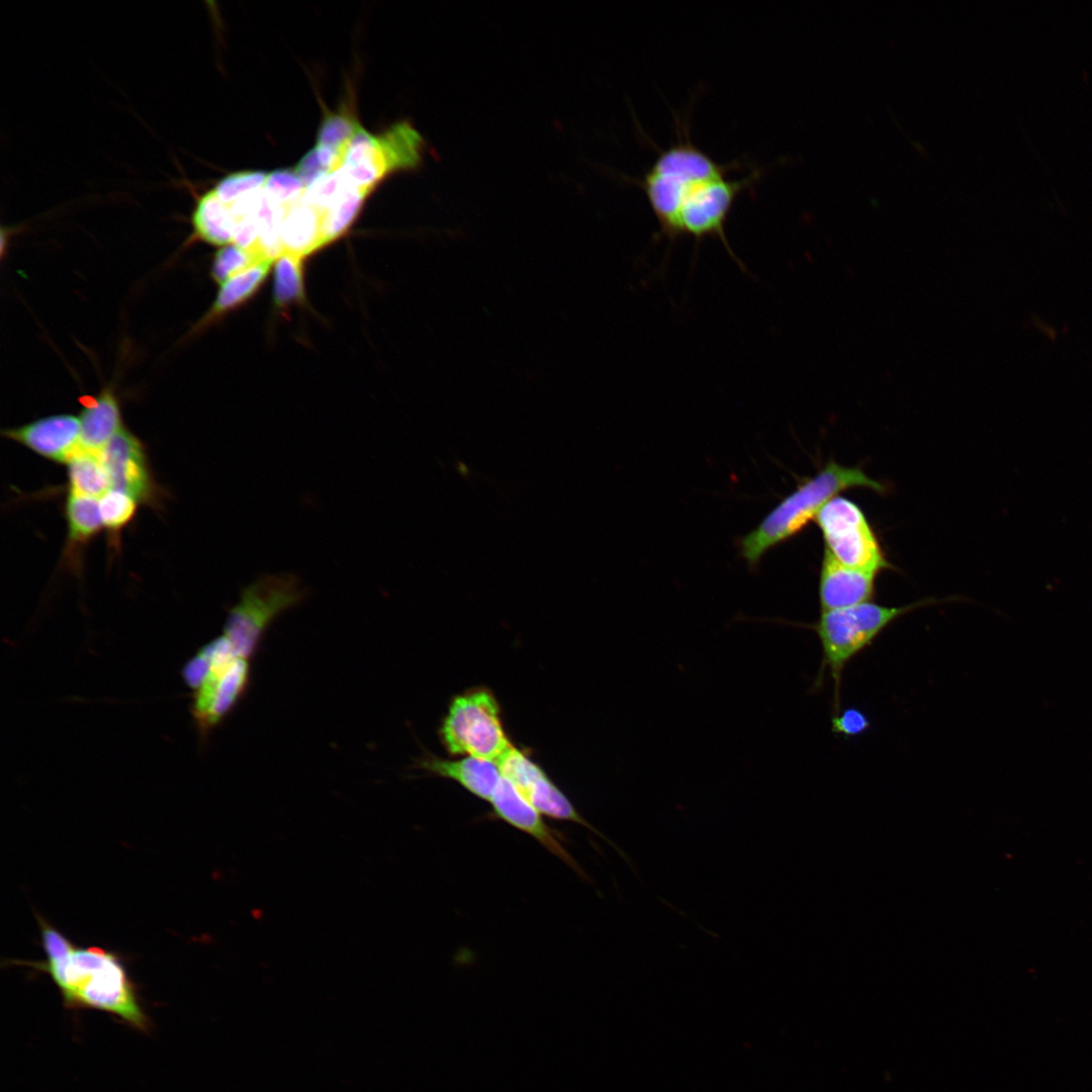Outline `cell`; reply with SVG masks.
Segmentation results:
<instances>
[{
	"label": "cell",
	"instance_id": "1",
	"mask_svg": "<svg viewBox=\"0 0 1092 1092\" xmlns=\"http://www.w3.org/2000/svg\"><path fill=\"white\" fill-rule=\"evenodd\" d=\"M37 920L46 960L25 965L49 975L66 1008L106 1012L142 1032L152 1028L136 987L115 953L76 946L48 921Z\"/></svg>",
	"mask_w": 1092,
	"mask_h": 1092
},
{
	"label": "cell",
	"instance_id": "2",
	"mask_svg": "<svg viewBox=\"0 0 1092 1092\" xmlns=\"http://www.w3.org/2000/svg\"><path fill=\"white\" fill-rule=\"evenodd\" d=\"M856 487L879 493L886 491L883 483L871 478L861 468L829 461L815 476L799 484L754 530L739 540L741 556L750 567L756 566L767 550L797 535L810 521L815 520L828 500L843 490Z\"/></svg>",
	"mask_w": 1092,
	"mask_h": 1092
},
{
	"label": "cell",
	"instance_id": "3",
	"mask_svg": "<svg viewBox=\"0 0 1092 1092\" xmlns=\"http://www.w3.org/2000/svg\"><path fill=\"white\" fill-rule=\"evenodd\" d=\"M937 603L923 600L900 607L867 602L851 607L821 611L812 624H800L814 631L822 657L812 689L817 692L828 673L833 681L832 716L841 710V682L846 665L897 619L924 606Z\"/></svg>",
	"mask_w": 1092,
	"mask_h": 1092
},
{
	"label": "cell",
	"instance_id": "4",
	"mask_svg": "<svg viewBox=\"0 0 1092 1092\" xmlns=\"http://www.w3.org/2000/svg\"><path fill=\"white\" fill-rule=\"evenodd\" d=\"M737 166L738 162L715 161L688 135L662 150L638 181L661 235L671 242L677 240L676 220L687 196L703 181L727 175Z\"/></svg>",
	"mask_w": 1092,
	"mask_h": 1092
},
{
	"label": "cell",
	"instance_id": "5",
	"mask_svg": "<svg viewBox=\"0 0 1092 1092\" xmlns=\"http://www.w3.org/2000/svg\"><path fill=\"white\" fill-rule=\"evenodd\" d=\"M439 733L447 751L455 756L496 762L514 746L505 730L499 704L484 687L453 698Z\"/></svg>",
	"mask_w": 1092,
	"mask_h": 1092
},
{
	"label": "cell",
	"instance_id": "6",
	"mask_svg": "<svg viewBox=\"0 0 1092 1092\" xmlns=\"http://www.w3.org/2000/svg\"><path fill=\"white\" fill-rule=\"evenodd\" d=\"M305 596L306 589L293 573L261 575L242 589L239 602L229 611L222 634L240 657L251 659L268 627Z\"/></svg>",
	"mask_w": 1092,
	"mask_h": 1092
},
{
	"label": "cell",
	"instance_id": "7",
	"mask_svg": "<svg viewBox=\"0 0 1092 1092\" xmlns=\"http://www.w3.org/2000/svg\"><path fill=\"white\" fill-rule=\"evenodd\" d=\"M198 653L208 664L193 691L192 714L202 735L217 726L246 695L251 682L250 659L240 657L231 643L217 637Z\"/></svg>",
	"mask_w": 1092,
	"mask_h": 1092
},
{
	"label": "cell",
	"instance_id": "8",
	"mask_svg": "<svg viewBox=\"0 0 1092 1092\" xmlns=\"http://www.w3.org/2000/svg\"><path fill=\"white\" fill-rule=\"evenodd\" d=\"M814 521L822 533L824 549L839 563L875 574L891 568L866 515L852 500L832 497Z\"/></svg>",
	"mask_w": 1092,
	"mask_h": 1092
},
{
	"label": "cell",
	"instance_id": "9",
	"mask_svg": "<svg viewBox=\"0 0 1092 1092\" xmlns=\"http://www.w3.org/2000/svg\"><path fill=\"white\" fill-rule=\"evenodd\" d=\"M760 170H752L741 179L727 175L708 179L697 185L685 199L676 220V238L691 236L698 243L705 238L720 240L730 256L741 265L729 246L725 225L737 197L759 178Z\"/></svg>",
	"mask_w": 1092,
	"mask_h": 1092
},
{
	"label": "cell",
	"instance_id": "10",
	"mask_svg": "<svg viewBox=\"0 0 1092 1092\" xmlns=\"http://www.w3.org/2000/svg\"><path fill=\"white\" fill-rule=\"evenodd\" d=\"M502 776L508 779L519 793L542 815L555 820L577 823L600 835L624 853L608 837L593 827L574 808L563 792L546 772L534 762L526 751L515 745L495 762Z\"/></svg>",
	"mask_w": 1092,
	"mask_h": 1092
},
{
	"label": "cell",
	"instance_id": "11",
	"mask_svg": "<svg viewBox=\"0 0 1092 1092\" xmlns=\"http://www.w3.org/2000/svg\"><path fill=\"white\" fill-rule=\"evenodd\" d=\"M489 802L494 817L531 835L548 851L584 877L582 869L563 846L557 832L547 825L542 814L519 793L508 779L502 776Z\"/></svg>",
	"mask_w": 1092,
	"mask_h": 1092
},
{
	"label": "cell",
	"instance_id": "12",
	"mask_svg": "<svg viewBox=\"0 0 1092 1092\" xmlns=\"http://www.w3.org/2000/svg\"><path fill=\"white\" fill-rule=\"evenodd\" d=\"M112 488L124 491L138 502L153 497V481L144 448L136 437L121 429L99 453Z\"/></svg>",
	"mask_w": 1092,
	"mask_h": 1092
},
{
	"label": "cell",
	"instance_id": "13",
	"mask_svg": "<svg viewBox=\"0 0 1092 1092\" xmlns=\"http://www.w3.org/2000/svg\"><path fill=\"white\" fill-rule=\"evenodd\" d=\"M3 435L57 462L67 463L80 449V421L72 415L46 417Z\"/></svg>",
	"mask_w": 1092,
	"mask_h": 1092
},
{
	"label": "cell",
	"instance_id": "14",
	"mask_svg": "<svg viewBox=\"0 0 1092 1092\" xmlns=\"http://www.w3.org/2000/svg\"><path fill=\"white\" fill-rule=\"evenodd\" d=\"M876 576L839 563L824 549L818 586L821 611L872 602L876 595Z\"/></svg>",
	"mask_w": 1092,
	"mask_h": 1092
},
{
	"label": "cell",
	"instance_id": "15",
	"mask_svg": "<svg viewBox=\"0 0 1092 1092\" xmlns=\"http://www.w3.org/2000/svg\"><path fill=\"white\" fill-rule=\"evenodd\" d=\"M340 171L349 185L371 190L393 170L378 136L360 126L342 155Z\"/></svg>",
	"mask_w": 1092,
	"mask_h": 1092
},
{
	"label": "cell",
	"instance_id": "16",
	"mask_svg": "<svg viewBox=\"0 0 1092 1092\" xmlns=\"http://www.w3.org/2000/svg\"><path fill=\"white\" fill-rule=\"evenodd\" d=\"M419 766L434 776L455 781L472 795L488 802L502 779L495 762L472 756L453 760L427 754L419 761Z\"/></svg>",
	"mask_w": 1092,
	"mask_h": 1092
},
{
	"label": "cell",
	"instance_id": "17",
	"mask_svg": "<svg viewBox=\"0 0 1092 1092\" xmlns=\"http://www.w3.org/2000/svg\"><path fill=\"white\" fill-rule=\"evenodd\" d=\"M281 252L305 258L325 246L322 210L302 200L287 206L280 225Z\"/></svg>",
	"mask_w": 1092,
	"mask_h": 1092
},
{
	"label": "cell",
	"instance_id": "18",
	"mask_svg": "<svg viewBox=\"0 0 1092 1092\" xmlns=\"http://www.w3.org/2000/svg\"><path fill=\"white\" fill-rule=\"evenodd\" d=\"M80 447L99 454L122 429L120 407L111 388H104L85 405L79 418Z\"/></svg>",
	"mask_w": 1092,
	"mask_h": 1092
},
{
	"label": "cell",
	"instance_id": "19",
	"mask_svg": "<svg viewBox=\"0 0 1092 1092\" xmlns=\"http://www.w3.org/2000/svg\"><path fill=\"white\" fill-rule=\"evenodd\" d=\"M273 261L271 258L265 259L221 283L211 308L196 329L208 326L252 297L265 281Z\"/></svg>",
	"mask_w": 1092,
	"mask_h": 1092
},
{
	"label": "cell",
	"instance_id": "20",
	"mask_svg": "<svg viewBox=\"0 0 1092 1092\" xmlns=\"http://www.w3.org/2000/svg\"><path fill=\"white\" fill-rule=\"evenodd\" d=\"M191 222L193 238L214 246L233 244L234 220L228 207L212 189L201 195L194 207Z\"/></svg>",
	"mask_w": 1092,
	"mask_h": 1092
},
{
	"label": "cell",
	"instance_id": "21",
	"mask_svg": "<svg viewBox=\"0 0 1092 1092\" xmlns=\"http://www.w3.org/2000/svg\"><path fill=\"white\" fill-rule=\"evenodd\" d=\"M67 464L70 493L97 498L112 488L109 474L99 454L80 447Z\"/></svg>",
	"mask_w": 1092,
	"mask_h": 1092
},
{
	"label": "cell",
	"instance_id": "22",
	"mask_svg": "<svg viewBox=\"0 0 1092 1092\" xmlns=\"http://www.w3.org/2000/svg\"><path fill=\"white\" fill-rule=\"evenodd\" d=\"M371 190L349 185L322 210L324 244L340 238L350 228Z\"/></svg>",
	"mask_w": 1092,
	"mask_h": 1092
},
{
	"label": "cell",
	"instance_id": "23",
	"mask_svg": "<svg viewBox=\"0 0 1092 1092\" xmlns=\"http://www.w3.org/2000/svg\"><path fill=\"white\" fill-rule=\"evenodd\" d=\"M392 170L411 169L421 160L423 139L407 122H398L378 136Z\"/></svg>",
	"mask_w": 1092,
	"mask_h": 1092
},
{
	"label": "cell",
	"instance_id": "24",
	"mask_svg": "<svg viewBox=\"0 0 1092 1092\" xmlns=\"http://www.w3.org/2000/svg\"><path fill=\"white\" fill-rule=\"evenodd\" d=\"M302 257L281 252L275 259L274 300L285 308L304 299Z\"/></svg>",
	"mask_w": 1092,
	"mask_h": 1092
},
{
	"label": "cell",
	"instance_id": "25",
	"mask_svg": "<svg viewBox=\"0 0 1092 1092\" xmlns=\"http://www.w3.org/2000/svg\"><path fill=\"white\" fill-rule=\"evenodd\" d=\"M69 539L84 543L102 527L99 500L95 497L70 493L66 504Z\"/></svg>",
	"mask_w": 1092,
	"mask_h": 1092
},
{
	"label": "cell",
	"instance_id": "26",
	"mask_svg": "<svg viewBox=\"0 0 1092 1092\" xmlns=\"http://www.w3.org/2000/svg\"><path fill=\"white\" fill-rule=\"evenodd\" d=\"M268 258L270 257L260 248L244 249L235 244L226 245L214 255L211 265V277L215 282L221 284L231 277Z\"/></svg>",
	"mask_w": 1092,
	"mask_h": 1092
},
{
	"label": "cell",
	"instance_id": "27",
	"mask_svg": "<svg viewBox=\"0 0 1092 1092\" xmlns=\"http://www.w3.org/2000/svg\"><path fill=\"white\" fill-rule=\"evenodd\" d=\"M359 127L360 124L347 113L329 114L320 127L316 146L326 148L342 158L346 147Z\"/></svg>",
	"mask_w": 1092,
	"mask_h": 1092
},
{
	"label": "cell",
	"instance_id": "28",
	"mask_svg": "<svg viewBox=\"0 0 1092 1092\" xmlns=\"http://www.w3.org/2000/svg\"><path fill=\"white\" fill-rule=\"evenodd\" d=\"M138 500L128 493L111 488L99 498L102 524L111 532H117L135 514Z\"/></svg>",
	"mask_w": 1092,
	"mask_h": 1092
},
{
	"label": "cell",
	"instance_id": "29",
	"mask_svg": "<svg viewBox=\"0 0 1092 1092\" xmlns=\"http://www.w3.org/2000/svg\"><path fill=\"white\" fill-rule=\"evenodd\" d=\"M267 174L261 171H243L233 173L211 188L223 203H232L240 198L263 189Z\"/></svg>",
	"mask_w": 1092,
	"mask_h": 1092
},
{
	"label": "cell",
	"instance_id": "30",
	"mask_svg": "<svg viewBox=\"0 0 1092 1092\" xmlns=\"http://www.w3.org/2000/svg\"><path fill=\"white\" fill-rule=\"evenodd\" d=\"M263 190L275 203L287 206L298 201L306 188L295 171L277 170L267 175Z\"/></svg>",
	"mask_w": 1092,
	"mask_h": 1092
},
{
	"label": "cell",
	"instance_id": "31",
	"mask_svg": "<svg viewBox=\"0 0 1092 1092\" xmlns=\"http://www.w3.org/2000/svg\"><path fill=\"white\" fill-rule=\"evenodd\" d=\"M870 727L869 717L857 708L848 707L831 717V729L837 736L856 737L863 734Z\"/></svg>",
	"mask_w": 1092,
	"mask_h": 1092
}]
</instances>
